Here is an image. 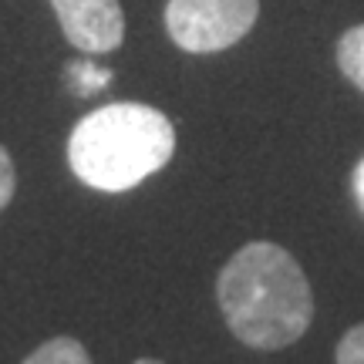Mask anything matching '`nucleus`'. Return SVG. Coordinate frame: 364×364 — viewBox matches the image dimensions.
I'll return each instance as SVG.
<instances>
[{
	"label": "nucleus",
	"instance_id": "1",
	"mask_svg": "<svg viewBox=\"0 0 364 364\" xmlns=\"http://www.w3.org/2000/svg\"><path fill=\"white\" fill-rule=\"evenodd\" d=\"M216 300L230 331L257 351H280L300 341L314 317V294L300 263L267 240L247 243L226 260Z\"/></svg>",
	"mask_w": 364,
	"mask_h": 364
},
{
	"label": "nucleus",
	"instance_id": "2",
	"mask_svg": "<svg viewBox=\"0 0 364 364\" xmlns=\"http://www.w3.org/2000/svg\"><path fill=\"white\" fill-rule=\"evenodd\" d=\"M176 156V125L159 108L112 102L68 135V166L98 193H129Z\"/></svg>",
	"mask_w": 364,
	"mask_h": 364
},
{
	"label": "nucleus",
	"instance_id": "9",
	"mask_svg": "<svg viewBox=\"0 0 364 364\" xmlns=\"http://www.w3.org/2000/svg\"><path fill=\"white\" fill-rule=\"evenodd\" d=\"M14 193H17V172H14V159H11V152L0 145V209L11 206Z\"/></svg>",
	"mask_w": 364,
	"mask_h": 364
},
{
	"label": "nucleus",
	"instance_id": "10",
	"mask_svg": "<svg viewBox=\"0 0 364 364\" xmlns=\"http://www.w3.org/2000/svg\"><path fill=\"white\" fill-rule=\"evenodd\" d=\"M351 189H354V199H358V206H361V213H364V156L358 159V166H354Z\"/></svg>",
	"mask_w": 364,
	"mask_h": 364
},
{
	"label": "nucleus",
	"instance_id": "7",
	"mask_svg": "<svg viewBox=\"0 0 364 364\" xmlns=\"http://www.w3.org/2000/svg\"><path fill=\"white\" fill-rule=\"evenodd\" d=\"M65 81L78 98H88V95H95V91L108 88L112 71H108V68H98L95 61H88V58H81V61H71V65H68Z\"/></svg>",
	"mask_w": 364,
	"mask_h": 364
},
{
	"label": "nucleus",
	"instance_id": "4",
	"mask_svg": "<svg viewBox=\"0 0 364 364\" xmlns=\"http://www.w3.org/2000/svg\"><path fill=\"white\" fill-rule=\"evenodd\" d=\"M51 11L71 48L108 54L125 41V14L118 0H51Z\"/></svg>",
	"mask_w": 364,
	"mask_h": 364
},
{
	"label": "nucleus",
	"instance_id": "11",
	"mask_svg": "<svg viewBox=\"0 0 364 364\" xmlns=\"http://www.w3.org/2000/svg\"><path fill=\"white\" fill-rule=\"evenodd\" d=\"M135 364H162V361H152V358H139Z\"/></svg>",
	"mask_w": 364,
	"mask_h": 364
},
{
	"label": "nucleus",
	"instance_id": "8",
	"mask_svg": "<svg viewBox=\"0 0 364 364\" xmlns=\"http://www.w3.org/2000/svg\"><path fill=\"white\" fill-rule=\"evenodd\" d=\"M334 358H338V364H364V324H354L351 331L338 341Z\"/></svg>",
	"mask_w": 364,
	"mask_h": 364
},
{
	"label": "nucleus",
	"instance_id": "5",
	"mask_svg": "<svg viewBox=\"0 0 364 364\" xmlns=\"http://www.w3.org/2000/svg\"><path fill=\"white\" fill-rule=\"evenodd\" d=\"M338 68L358 91H364V24L344 31L338 41Z\"/></svg>",
	"mask_w": 364,
	"mask_h": 364
},
{
	"label": "nucleus",
	"instance_id": "3",
	"mask_svg": "<svg viewBox=\"0 0 364 364\" xmlns=\"http://www.w3.org/2000/svg\"><path fill=\"white\" fill-rule=\"evenodd\" d=\"M260 0H169L166 31L176 48L189 54H216L253 31Z\"/></svg>",
	"mask_w": 364,
	"mask_h": 364
},
{
	"label": "nucleus",
	"instance_id": "6",
	"mask_svg": "<svg viewBox=\"0 0 364 364\" xmlns=\"http://www.w3.org/2000/svg\"><path fill=\"white\" fill-rule=\"evenodd\" d=\"M21 364H91L85 344L75 338H51L38 344Z\"/></svg>",
	"mask_w": 364,
	"mask_h": 364
}]
</instances>
